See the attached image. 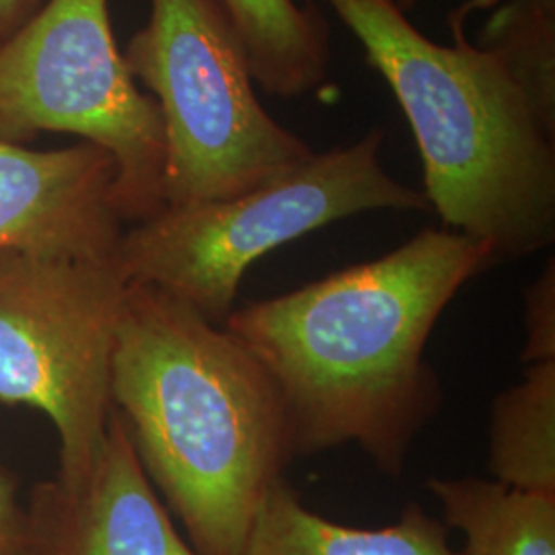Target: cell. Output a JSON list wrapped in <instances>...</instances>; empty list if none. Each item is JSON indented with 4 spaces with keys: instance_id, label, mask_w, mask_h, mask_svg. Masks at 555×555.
Here are the masks:
<instances>
[{
    "instance_id": "1",
    "label": "cell",
    "mask_w": 555,
    "mask_h": 555,
    "mask_svg": "<svg viewBox=\"0 0 555 555\" xmlns=\"http://www.w3.org/2000/svg\"><path fill=\"white\" fill-rule=\"evenodd\" d=\"M492 266L476 238L424 229L383 258L233 311L222 327L274 380L295 456L354 442L401 477L442 403L426 344L456 293Z\"/></svg>"
},
{
    "instance_id": "2",
    "label": "cell",
    "mask_w": 555,
    "mask_h": 555,
    "mask_svg": "<svg viewBox=\"0 0 555 555\" xmlns=\"http://www.w3.org/2000/svg\"><path fill=\"white\" fill-rule=\"evenodd\" d=\"M112 405L140 465L199 555H243L295 459L276 385L237 337L151 284L121 305Z\"/></svg>"
},
{
    "instance_id": "3",
    "label": "cell",
    "mask_w": 555,
    "mask_h": 555,
    "mask_svg": "<svg viewBox=\"0 0 555 555\" xmlns=\"http://www.w3.org/2000/svg\"><path fill=\"white\" fill-rule=\"evenodd\" d=\"M313 2V0H305ZM389 85L416 139L424 196L449 231L494 263L555 241V128L496 54L453 20V43L426 38L393 0H323Z\"/></svg>"
},
{
    "instance_id": "4",
    "label": "cell",
    "mask_w": 555,
    "mask_h": 555,
    "mask_svg": "<svg viewBox=\"0 0 555 555\" xmlns=\"http://www.w3.org/2000/svg\"><path fill=\"white\" fill-rule=\"evenodd\" d=\"M383 142L373 128L235 198L167 206L124 231L116 263L128 282L151 284L222 325L245 272L266 254L362 212L430 210L424 192L385 171Z\"/></svg>"
},
{
    "instance_id": "5",
    "label": "cell",
    "mask_w": 555,
    "mask_h": 555,
    "mask_svg": "<svg viewBox=\"0 0 555 555\" xmlns=\"http://www.w3.org/2000/svg\"><path fill=\"white\" fill-rule=\"evenodd\" d=\"M121 54L159 105L165 208L235 198L313 157L259 103L220 0H151L146 25Z\"/></svg>"
},
{
    "instance_id": "6",
    "label": "cell",
    "mask_w": 555,
    "mask_h": 555,
    "mask_svg": "<svg viewBox=\"0 0 555 555\" xmlns=\"http://www.w3.org/2000/svg\"><path fill=\"white\" fill-rule=\"evenodd\" d=\"M73 134L116 160L119 219L142 222L165 208V130L119 52L109 0H46L0 43V140Z\"/></svg>"
},
{
    "instance_id": "7",
    "label": "cell",
    "mask_w": 555,
    "mask_h": 555,
    "mask_svg": "<svg viewBox=\"0 0 555 555\" xmlns=\"http://www.w3.org/2000/svg\"><path fill=\"white\" fill-rule=\"evenodd\" d=\"M128 284L116 259L0 251V403L52 420L56 476L79 477L100 453Z\"/></svg>"
},
{
    "instance_id": "8",
    "label": "cell",
    "mask_w": 555,
    "mask_h": 555,
    "mask_svg": "<svg viewBox=\"0 0 555 555\" xmlns=\"http://www.w3.org/2000/svg\"><path fill=\"white\" fill-rule=\"evenodd\" d=\"M25 515L29 555H199L179 535L116 410L89 469L40 483Z\"/></svg>"
},
{
    "instance_id": "9",
    "label": "cell",
    "mask_w": 555,
    "mask_h": 555,
    "mask_svg": "<svg viewBox=\"0 0 555 555\" xmlns=\"http://www.w3.org/2000/svg\"><path fill=\"white\" fill-rule=\"evenodd\" d=\"M116 160L82 142L34 151L0 140V251L114 261L124 235Z\"/></svg>"
},
{
    "instance_id": "10",
    "label": "cell",
    "mask_w": 555,
    "mask_h": 555,
    "mask_svg": "<svg viewBox=\"0 0 555 555\" xmlns=\"http://www.w3.org/2000/svg\"><path fill=\"white\" fill-rule=\"evenodd\" d=\"M243 555H461L449 529L410 502L401 518L378 529L346 527L309 511L280 477L259 506Z\"/></svg>"
},
{
    "instance_id": "11",
    "label": "cell",
    "mask_w": 555,
    "mask_h": 555,
    "mask_svg": "<svg viewBox=\"0 0 555 555\" xmlns=\"http://www.w3.org/2000/svg\"><path fill=\"white\" fill-rule=\"evenodd\" d=\"M243 43L251 77L268 95L298 100L330 73V23L313 2L220 0Z\"/></svg>"
},
{
    "instance_id": "12",
    "label": "cell",
    "mask_w": 555,
    "mask_h": 555,
    "mask_svg": "<svg viewBox=\"0 0 555 555\" xmlns=\"http://www.w3.org/2000/svg\"><path fill=\"white\" fill-rule=\"evenodd\" d=\"M428 490L465 537L461 555H555V496L479 477H435Z\"/></svg>"
},
{
    "instance_id": "13",
    "label": "cell",
    "mask_w": 555,
    "mask_h": 555,
    "mask_svg": "<svg viewBox=\"0 0 555 555\" xmlns=\"http://www.w3.org/2000/svg\"><path fill=\"white\" fill-rule=\"evenodd\" d=\"M488 469L508 488L555 496V360L527 364L494 399Z\"/></svg>"
},
{
    "instance_id": "14",
    "label": "cell",
    "mask_w": 555,
    "mask_h": 555,
    "mask_svg": "<svg viewBox=\"0 0 555 555\" xmlns=\"http://www.w3.org/2000/svg\"><path fill=\"white\" fill-rule=\"evenodd\" d=\"M547 126L555 128V0H506L481 36Z\"/></svg>"
},
{
    "instance_id": "15",
    "label": "cell",
    "mask_w": 555,
    "mask_h": 555,
    "mask_svg": "<svg viewBox=\"0 0 555 555\" xmlns=\"http://www.w3.org/2000/svg\"><path fill=\"white\" fill-rule=\"evenodd\" d=\"M525 364L555 360L554 258L525 291Z\"/></svg>"
},
{
    "instance_id": "16",
    "label": "cell",
    "mask_w": 555,
    "mask_h": 555,
    "mask_svg": "<svg viewBox=\"0 0 555 555\" xmlns=\"http://www.w3.org/2000/svg\"><path fill=\"white\" fill-rule=\"evenodd\" d=\"M0 555H29L27 515L17 481L0 465Z\"/></svg>"
},
{
    "instance_id": "17",
    "label": "cell",
    "mask_w": 555,
    "mask_h": 555,
    "mask_svg": "<svg viewBox=\"0 0 555 555\" xmlns=\"http://www.w3.org/2000/svg\"><path fill=\"white\" fill-rule=\"evenodd\" d=\"M46 0H0V43L31 20Z\"/></svg>"
},
{
    "instance_id": "18",
    "label": "cell",
    "mask_w": 555,
    "mask_h": 555,
    "mask_svg": "<svg viewBox=\"0 0 555 555\" xmlns=\"http://www.w3.org/2000/svg\"><path fill=\"white\" fill-rule=\"evenodd\" d=\"M397 4V9L399 11H403V13H408V11H412L416 4H420L422 0H393Z\"/></svg>"
}]
</instances>
